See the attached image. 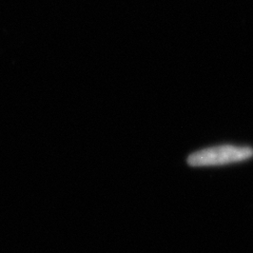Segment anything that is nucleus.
<instances>
[{"instance_id":"1","label":"nucleus","mask_w":253,"mask_h":253,"mask_svg":"<svg viewBox=\"0 0 253 253\" xmlns=\"http://www.w3.org/2000/svg\"><path fill=\"white\" fill-rule=\"evenodd\" d=\"M252 156L253 149L251 147L220 145L196 151L189 155L187 162L191 167H212L241 163Z\"/></svg>"}]
</instances>
